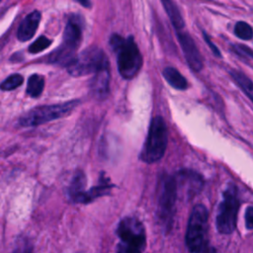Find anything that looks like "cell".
<instances>
[{
	"label": "cell",
	"instance_id": "1",
	"mask_svg": "<svg viewBox=\"0 0 253 253\" xmlns=\"http://www.w3.org/2000/svg\"><path fill=\"white\" fill-rule=\"evenodd\" d=\"M110 45L117 54L118 70L125 79L133 78L142 64V56L131 36L124 38L118 34L110 38Z\"/></svg>",
	"mask_w": 253,
	"mask_h": 253
},
{
	"label": "cell",
	"instance_id": "2",
	"mask_svg": "<svg viewBox=\"0 0 253 253\" xmlns=\"http://www.w3.org/2000/svg\"><path fill=\"white\" fill-rule=\"evenodd\" d=\"M84 20L79 14H71L67 20L63 33V42L52 51L48 61L67 67L76 57L75 52L82 41Z\"/></svg>",
	"mask_w": 253,
	"mask_h": 253
},
{
	"label": "cell",
	"instance_id": "3",
	"mask_svg": "<svg viewBox=\"0 0 253 253\" xmlns=\"http://www.w3.org/2000/svg\"><path fill=\"white\" fill-rule=\"evenodd\" d=\"M167 126L160 116L154 117L149 125L147 136L141 149L140 159L145 163H154L160 160L167 147Z\"/></svg>",
	"mask_w": 253,
	"mask_h": 253
},
{
	"label": "cell",
	"instance_id": "4",
	"mask_svg": "<svg viewBox=\"0 0 253 253\" xmlns=\"http://www.w3.org/2000/svg\"><path fill=\"white\" fill-rule=\"evenodd\" d=\"M209 212L204 205L193 208L186 232V244L188 249L194 253H200L207 246Z\"/></svg>",
	"mask_w": 253,
	"mask_h": 253
},
{
	"label": "cell",
	"instance_id": "5",
	"mask_svg": "<svg viewBox=\"0 0 253 253\" xmlns=\"http://www.w3.org/2000/svg\"><path fill=\"white\" fill-rule=\"evenodd\" d=\"M78 100H71L56 105H44L30 110L20 118L19 124L22 126H37L53 120L68 116L79 104Z\"/></svg>",
	"mask_w": 253,
	"mask_h": 253
},
{
	"label": "cell",
	"instance_id": "6",
	"mask_svg": "<svg viewBox=\"0 0 253 253\" xmlns=\"http://www.w3.org/2000/svg\"><path fill=\"white\" fill-rule=\"evenodd\" d=\"M239 200L237 187L233 183L227 184L222 193V201L219 204L216 214V228L222 234L231 233L236 226Z\"/></svg>",
	"mask_w": 253,
	"mask_h": 253
},
{
	"label": "cell",
	"instance_id": "7",
	"mask_svg": "<svg viewBox=\"0 0 253 253\" xmlns=\"http://www.w3.org/2000/svg\"><path fill=\"white\" fill-rule=\"evenodd\" d=\"M109 63L105 52L98 46H91L81 51L66 67L74 77L96 73L101 67Z\"/></svg>",
	"mask_w": 253,
	"mask_h": 253
},
{
	"label": "cell",
	"instance_id": "8",
	"mask_svg": "<svg viewBox=\"0 0 253 253\" xmlns=\"http://www.w3.org/2000/svg\"><path fill=\"white\" fill-rule=\"evenodd\" d=\"M176 179L170 175H164L160 181L158 194V213L162 223L170 226L175 211V203L177 198Z\"/></svg>",
	"mask_w": 253,
	"mask_h": 253
},
{
	"label": "cell",
	"instance_id": "9",
	"mask_svg": "<svg viewBox=\"0 0 253 253\" xmlns=\"http://www.w3.org/2000/svg\"><path fill=\"white\" fill-rule=\"evenodd\" d=\"M117 233L122 243L135 246L141 250L145 246V230L143 224L136 217L123 218L118 225Z\"/></svg>",
	"mask_w": 253,
	"mask_h": 253
},
{
	"label": "cell",
	"instance_id": "10",
	"mask_svg": "<svg viewBox=\"0 0 253 253\" xmlns=\"http://www.w3.org/2000/svg\"><path fill=\"white\" fill-rule=\"evenodd\" d=\"M178 42L182 47V51L190 68L196 72L201 71L203 68V58L197 47L193 38L184 30L176 32Z\"/></svg>",
	"mask_w": 253,
	"mask_h": 253
},
{
	"label": "cell",
	"instance_id": "11",
	"mask_svg": "<svg viewBox=\"0 0 253 253\" xmlns=\"http://www.w3.org/2000/svg\"><path fill=\"white\" fill-rule=\"evenodd\" d=\"M90 90L97 100H104L110 92V70L109 63L101 67L90 82Z\"/></svg>",
	"mask_w": 253,
	"mask_h": 253
},
{
	"label": "cell",
	"instance_id": "12",
	"mask_svg": "<svg viewBox=\"0 0 253 253\" xmlns=\"http://www.w3.org/2000/svg\"><path fill=\"white\" fill-rule=\"evenodd\" d=\"M175 179L177 187L181 186L185 188L188 197H192L193 195L198 194L204 186V180L202 176L199 173L189 169H183L179 171Z\"/></svg>",
	"mask_w": 253,
	"mask_h": 253
},
{
	"label": "cell",
	"instance_id": "13",
	"mask_svg": "<svg viewBox=\"0 0 253 253\" xmlns=\"http://www.w3.org/2000/svg\"><path fill=\"white\" fill-rule=\"evenodd\" d=\"M41 12L38 10H34L30 12L25 19L21 22L18 31H17V38L21 42H27L33 38L35 35L40 21H41Z\"/></svg>",
	"mask_w": 253,
	"mask_h": 253
},
{
	"label": "cell",
	"instance_id": "14",
	"mask_svg": "<svg viewBox=\"0 0 253 253\" xmlns=\"http://www.w3.org/2000/svg\"><path fill=\"white\" fill-rule=\"evenodd\" d=\"M112 187H113V184L102 173V175L100 177V180H99V183L95 187H92L90 190L86 191L82 195V197L79 200V204H87V203H90V202L94 201L95 199H97L99 197H102L104 195L109 194Z\"/></svg>",
	"mask_w": 253,
	"mask_h": 253
},
{
	"label": "cell",
	"instance_id": "15",
	"mask_svg": "<svg viewBox=\"0 0 253 253\" xmlns=\"http://www.w3.org/2000/svg\"><path fill=\"white\" fill-rule=\"evenodd\" d=\"M86 185V177L83 171L77 170L73 177L71 178L70 185L67 189V196L69 200L73 203H79L80 198L86 192L85 191Z\"/></svg>",
	"mask_w": 253,
	"mask_h": 253
},
{
	"label": "cell",
	"instance_id": "16",
	"mask_svg": "<svg viewBox=\"0 0 253 253\" xmlns=\"http://www.w3.org/2000/svg\"><path fill=\"white\" fill-rule=\"evenodd\" d=\"M161 3L163 5L166 13L168 14V17H169L173 27L175 28L176 32L183 31L185 28V23H184V19L181 15V12H180L177 4L170 0H164Z\"/></svg>",
	"mask_w": 253,
	"mask_h": 253
},
{
	"label": "cell",
	"instance_id": "17",
	"mask_svg": "<svg viewBox=\"0 0 253 253\" xmlns=\"http://www.w3.org/2000/svg\"><path fill=\"white\" fill-rule=\"evenodd\" d=\"M162 74L168 84L173 88L178 90H185L188 88V82L186 78L178 71V69L172 66H168L163 69Z\"/></svg>",
	"mask_w": 253,
	"mask_h": 253
},
{
	"label": "cell",
	"instance_id": "18",
	"mask_svg": "<svg viewBox=\"0 0 253 253\" xmlns=\"http://www.w3.org/2000/svg\"><path fill=\"white\" fill-rule=\"evenodd\" d=\"M229 73H230L233 81L240 87V89L253 102V81L242 71L233 69Z\"/></svg>",
	"mask_w": 253,
	"mask_h": 253
},
{
	"label": "cell",
	"instance_id": "19",
	"mask_svg": "<svg viewBox=\"0 0 253 253\" xmlns=\"http://www.w3.org/2000/svg\"><path fill=\"white\" fill-rule=\"evenodd\" d=\"M43 87H44L43 77L39 74H33L28 79L26 92L32 98H38L42 93Z\"/></svg>",
	"mask_w": 253,
	"mask_h": 253
},
{
	"label": "cell",
	"instance_id": "20",
	"mask_svg": "<svg viewBox=\"0 0 253 253\" xmlns=\"http://www.w3.org/2000/svg\"><path fill=\"white\" fill-rule=\"evenodd\" d=\"M234 35L243 41L253 39V28L244 21H239L234 26Z\"/></svg>",
	"mask_w": 253,
	"mask_h": 253
},
{
	"label": "cell",
	"instance_id": "21",
	"mask_svg": "<svg viewBox=\"0 0 253 253\" xmlns=\"http://www.w3.org/2000/svg\"><path fill=\"white\" fill-rule=\"evenodd\" d=\"M23 76L18 73L11 74L1 83V89L4 91H11L19 87L23 83Z\"/></svg>",
	"mask_w": 253,
	"mask_h": 253
},
{
	"label": "cell",
	"instance_id": "22",
	"mask_svg": "<svg viewBox=\"0 0 253 253\" xmlns=\"http://www.w3.org/2000/svg\"><path fill=\"white\" fill-rule=\"evenodd\" d=\"M50 43H51V41L49 39H47L44 36H41L29 46V51L34 54L39 53L43 49H45L47 46H49Z\"/></svg>",
	"mask_w": 253,
	"mask_h": 253
},
{
	"label": "cell",
	"instance_id": "23",
	"mask_svg": "<svg viewBox=\"0 0 253 253\" xmlns=\"http://www.w3.org/2000/svg\"><path fill=\"white\" fill-rule=\"evenodd\" d=\"M231 49L239 56L241 57H247L253 59V49L248 47L245 44H240V43H235L231 45Z\"/></svg>",
	"mask_w": 253,
	"mask_h": 253
},
{
	"label": "cell",
	"instance_id": "24",
	"mask_svg": "<svg viewBox=\"0 0 253 253\" xmlns=\"http://www.w3.org/2000/svg\"><path fill=\"white\" fill-rule=\"evenodd\" d=\"M12 253H32V247L27 240L23 239L17 243Z\"/></svg>",
	"mask_w": 253,
	"mask_h": 253
},
{
	"label": "cell",
	"instance_id": "25",
	"mask_svg": "<svg viewBox=\"0 0 253 253\" xmlns=\"http://www.w3.org/2000/svg\"><path fill=\"white\" fill-rule=\"evenodd\" d=\"M117 253H141V249H139L135 246L125 244V243L121 242L118 246Z\"/></svg>",
	"mask_w": 253,
	"mask_h": 253
},
{
	"label": "cell",
	"instance_id": "26",
	"mask_svg": "<svg viewBox=\"0 0 253 253\" xmlns=\"http://www.w3.org/2000/svg\"><path fill=\"white\" fill-rule=\"evenodd\" d=\"M245 225L248 229H253V207H248L246 209Z\"/></svg>",
	"mask_w": 253,
	"mask_h": 253
},
{
	"label": "cell",
	"instance_id": "27",
	"mask_svg": "<svg viewBox=\"0 0 253 253\" xmlns=\"http://www.w3.org/2000/svg\"><path fill=\"white\" fill-rule=\"evenodd\" d=\"M203 36H204V39H205V42L208 43V45L210 46V48L211 49V51L213 52V54L215 55V56H218V57H220L221 56V53H220V51H219V49L216 47V45L214 44V43H212V42L211 41V39H210V37L204 32L203 33Z\"/></svg>",
	"mask_w": 253,
	"mask_h": 253
},
{
	"label": "cell",
	"instance_id": "28",
	"mask_svg": "<svg viewBox=\"0 0 253 253\" xmlns=\"http://www.w3.org/2000/svg\"><path fill=\"white\" fill-rule=\"evenodd\" d=\"M200 253H217L213 248H210V247H206L204 250H202Z\"/></svg>",
	"mask_w": 253,
	"mask_h": 253
},
{
	"label": "cell",
	"instance_id": "29",
	"mask_svg": "<svg viewBox=\"0 0 253 253\" xmlns=\"http://www.w3.org/2000/svg\"><path fill=\"white\" fill-rule=\"evenodd\" d=\"M80 4H82L83 6H85V7H90L91 6V3L90 2H88V1H86V2H84V1H78Z\"/></svg>",
	"mask_w": 253,
	"mask_h": 253
}]
</instances>
